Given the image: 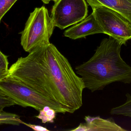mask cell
Returning <instances> with one entry per match:
<instances>
[{
  "label": "cell",
  "instance_id": "obj_11",
  "mask_svg": "<svg viewBox=\"0 0 131 131\" xmlns=\"http://www.w3.org/2000/svg\"><path fill=\"white\" fill-rule=\"evenodd\" d=\"M22 121L17 115L5 112L4 110L0 111V125L6 124L18 126L21 124Z\"/></svg>",
  "mask_w": 131,
  "mask_h": 131
},
{
  "label": "cell",
  "instance_id": "obj_19",
  "mask_svg": "<svg viewBox=\"0 0 131 131\" xmlns=\"http://www.w3.org/2000/svg\"><path fill=\"white\" fill-rule=\"evenodd\" d=\"M51 1H53L54 2H56L58 0H51Z\"/></svg>",
  "mask_w": 131,
  "mask_h": 131
},
{
  "label": "cell",
  "instance_id": "obj_10",
  "mask_svg": "<svg viewBox=\"0 0 131 131\" xmlns=\"http://www.w3.org/2000/svg\"><path fill=\"white\" fill-rule=\"evenodd\" d=\"M125 102L117 107L112 108L110 114L131 118V94L127 93Z\"/></svg>",
  "mask_w": 131,
  "mask_h": 131
},
{
  "label": "cell",
  "instance_id": "obj_1",
  "mask_svg": "<svg viewBox=\"0 0 131 131\" xmlns=\"http://www.w3.org/2000/svg\"><path fill=\"white\" fill-rule=\"evenodd\" d=\"M8 75L48 99L59 103L72 114L82 105L85 88L81 78L52 44L35 48L19 58Z\"/></svg>",
  "mask_w": 131,
  "mask_h": 131
},
{
  "label": "cell",
  "instance_id": "obj_17",
  "mask_svg": "<svg viewBox=\"0 0 131 131\" xmlns=\"http://www.w3.org/2000/svg\"><path fill=\"white\" fill-rule=\"evenodd\" d=\"M8 75V71H0V81L7 77Z\"/></svg>",
  "mask_w": 131,
  "mask_h": 131
},
{
  "label": "cell",
  "instance_id": "obj_6",
  "mask_svg": "<svg viewBox=\"0 0 131 131\" xmlns=\"http://www.w3.org/2000/svg\"><path fill=\"white\" fill-rule=\"evenodd\" d=\"M88 14L85 0H58L52 8L51 17L55 27L64 29L81 21Z\"/></svg>",
  "mask_w": 131,
  "mask_h": 131
},
{
  "label": "cell",
  "instance_id": "obj_14",
  "mask_svg": "<svg viewBox=\"0 0 131 131\" xmlns=\"http://www.w3.org/2000/svg\"><path fill=\"white\" fill-rule=\"evenodd\" d=\"M17 0H0V22L7 12Z\"/></svg>",
  "mask_w": 131,
  "mask_h": 131
},
{
  "label": "cell",
  "instance_id": "obj_15",
  "mask_svg": "<svg viewBox=\"0 0 131 131\" xmlns=\"http://www.w3.org/2000/svg\"><path fill=\"white\" fill-rule=\"evenodd\" d=\"M8 56L2 53L0 51V71H8Z\"/></svg>",
  "mask_w": 131,
  "mask_h": 131
},
{
  "label": "cell",
  "instance_id": "obj_2",
  "mask_svg": "<svg viewBox=\"0 0 131 131\" xmlns=\"http://www.w3.org/2000/svg\"><path fill=\"white\" fill-rule=\"evenodd\" d=\"M122 44L112 37L104 38L90 59L75 68L85 88L93 92L110 84L131 83V67L121 55Z\"/></svg>",
  "mask_w": 131,
  "mask_h": 131
},
{
  "label": "cell",
  "instance_id": "obj_3",
  "mask_svg": "<svg viewBox=\"0 0 131 131\" xmlns=\"http://www.w3.org/2000/svg\"><path fill=\"white\" fill-rule=\"evenodd\" d=\"M55 27L48 10L44 6L36 8L21 32V45L26 52L37 47L50 44V39Z\"/></svg>",
  "mask_w": 131,
  "mask_h": 131
},
{
  "label": "cell",
  "instance_id": "obj_5",
  "mask_svg": "<svg viewBox=\"0 0 131 131\" xmlns=\"http://www.w3.org/2000/svg\"><path fill=\"white\" fill-rule=\"evenodd\" d=\"M92 8V12L104 34L126 45L131 39V23L115 11L102 6Z\"/></svg>",
  "mask_w": 131,
  "mask_h": 131
},
{
  "label": "cell",
  "instance_id": "obj_9",
  "mask_svg": "<svg viewBox=\"0 0 131 131\" xmlns=\"http://www.w3.org/2000/svg\"><path fill=\"white\" fill-rule=\"evenodd\" d=\"M91 7L102 6L115 11L131 23V0H85Z\"/></svg>",
  "mask_w": 131,
  "mask_h": 131
},
{
  "label": "cell",
  "instance_id": "obj_8",
  "mask_svg": "<svg viewBox=\"0 0 131 131\" xmlns=\"http://www.w3.org/2000/svg\"><path fill=\"white\" fill-rule=\"evenodd\" d=\"M85 123L81 124L77 127L71 130L72 131H125L116 124L112 118L104 119L100 117L85 116Z\"/></svg>",
  "mask_w": 131,
  "mask_h": 131
},
{
  "label": "cell",
  "instance_id": "obj_4",
  "mask_svg": "<svg viewBox=\"0 0 131 131\" xmlns=\"http://www.w3.org/2000/svg\"><path fill=\"white\" fill-rule=\"evenodd\" d=\"M0 88L15 101L17 105L33 108L39 112L48 106L58 113L64 114L67 112L59 103L46 98L10 75L0 81Z\"/></svg>",
  "mask_w": 131,
  "mask_h": 131
},
{
  "label": "cell",
  "instance_id": "obj_13",
  "mask_svg": "<svg viewBox=\"0 0 131 131\" xmlns=\"http://www.w3.org/2000/svg\"><path fill=\"white\" fill-rule=\"evenodd\" d=\"M15 105H17V102L0 88V111Z\"/></svg>",
  "mask_w": 131,
  "mask_h": 131
},
{
  "label": "cell",
  "instance_id": "obj_12",
  "mask_svg": "<svg viewBox=\"0 0 131 131\" xmlns=\"http://www.w3.org/2000/svg\"><path fill=\"white\" fill-rule=\"evenodd\" d=\"M39 112V115L35 117L41 120L42 123H53L57 113L55 110L49 106H46L40 110Z\"/></svg>",
  "mask_w": 131,
  "mask_h": 131
},
{
  "label": "cell",
  "instance_id": "obj_16",
  "mask_svg": "<svg viewBox=\"0 0 131 131\" xmlns=\"http://www.w3.org/2000/svg\"><path fill=\"white\" fill-rule=\"evenodd\" d=\"M21 124L24 125L29 127L32 130L36 131H50L47 128L40 125H35L30 124H27L24 122L22 121Z\"/></svg>",
  "mask_w": 131,
  "mask_h": 131
},
{
  "label": "cell",
  "instance_id": "obj_18",
  "mask_svg": "<svg viewBox=\"0 0 131 131\" xmlns=\"http://www.w3.org/2000/svg\"><path fill=\"white\" fill-rule=\"evenodd\" d=\"M45 4H48L50 2L51 0H41Z\"/></svg>",
  "mask_w": 131,
  "mask_h": 131
},
{
  "label": "cell",
  "instance_id": "obj_7",
  "mask_svg": "<svg viewBox=\"0 0 131 131\" xmlns=\"http://www.w3.org/2000/svg\"><path fill=\"white\" fill-rule=\"evenodd\" d=\"M100 33L104 34V32L92 13L80 23L66 30L64 35L65 37L75 40L88 35Z\"/></svg>",
  "mask_w": 131,
  "mask_h": 131
},
{
  "label": "cell",
  "instance_id": "obj_20",
  "mask_svg": "<svg viewBox=\"0 0 131 131\" xmlns=\"http://www.w3.org/2000/svg\"></svg>",
  "mask_w": 131,
  "mask_h": 131
}]
</instances>
